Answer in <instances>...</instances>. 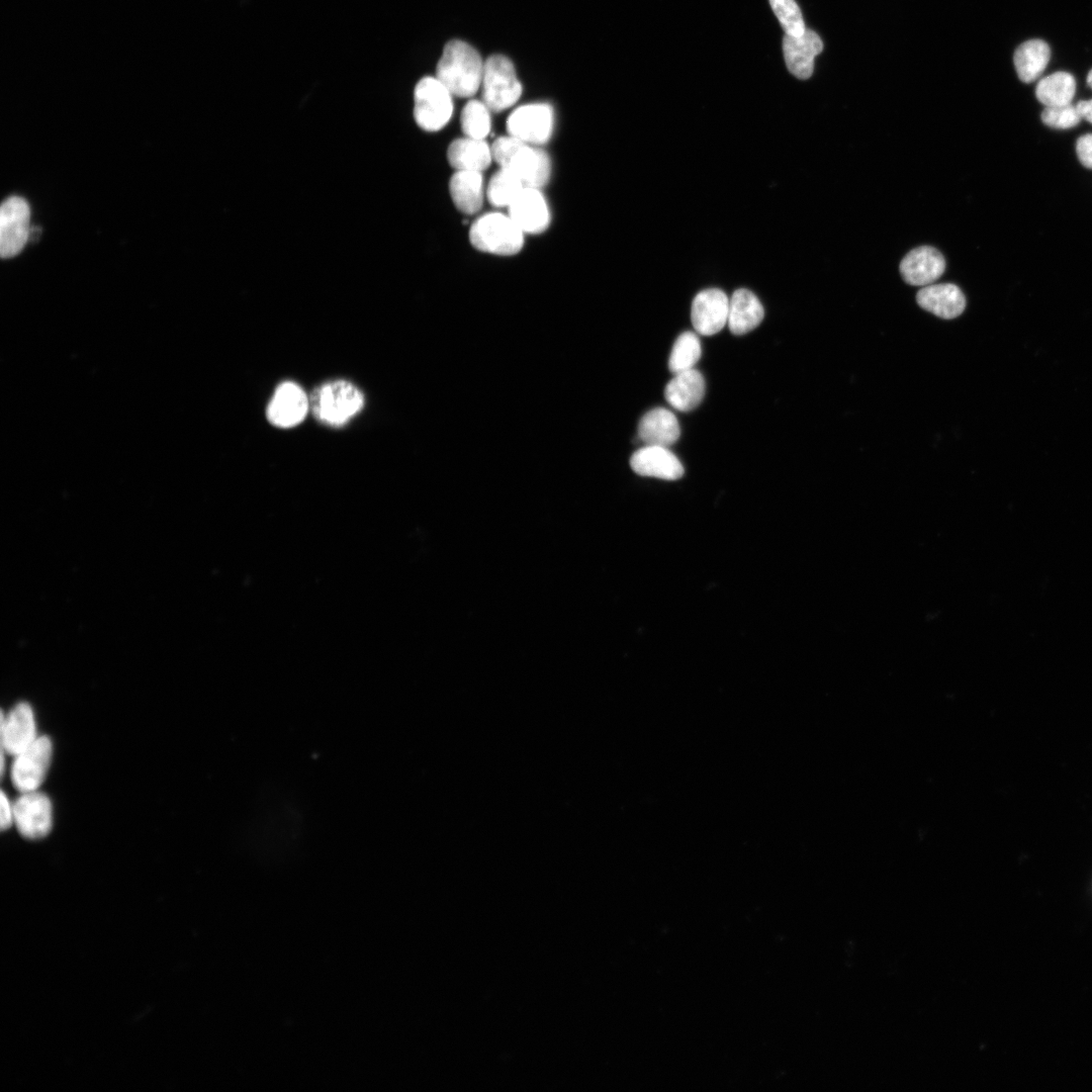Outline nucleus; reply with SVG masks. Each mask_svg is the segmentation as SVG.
<instances>
[{
	"mask_svg": "<svg viewBox=\"0 0 1092 1092\" xmlns=\"http://www.w3.org/2000/svg\"><path fill=\"white\" fill-rule=\"evenodd\" d=\"M460 124L465 136L484 140L491 127L490 109L482 100L472 99L462 110Z\"/></svg>",
	"mask_w": 1092,
	"mask_h": 1092,
	"instance_id": "nucleus-28",
	"label": "nucleus"
},
{
	"mask_svg": "<svg viewBox=\"0 0 1092 1092\" xmlns=\"http://www.w3.org/2000/svg\"><path fill=\"white\" fill-rule=\"evenodd\" d=\"M729 299L725 292L710 288L699 292L692 303L691 320L696 332L711 336L728 322Z\"/></svg>",
	"mask_w": 1092,
	"mask_h": 1092,
	"instance_id": "nucleus-12",
	"label": "nucleus"
},
{
	"mask_svg": "<svg viewBox=\"0 0 1092 1092\" xmlns=\"http://www.w3.org/2000/svg\"><path fill=\"white\" fill-rule=\"evenodd\" d=\"M630 466L641 476L676 480L684 474V466L667 447L646 445L635 451Z\"/></svg>",
	"mask_w": 1092,
	"mask_h": 1092,
	"instance_id": "nucleus-16",
	"label": "nucleus"
},
{
	"mask_svg": "<svg viewBox=\"0 0 1092 1092\" xmlns=\"http://www.w3.org/2000/svg\"><path fill=\"white\" fill-rule=\"evenodd\" d=\"M481 100L490 111L513 106L522 94V85L513 63L505 56H490L483 67Z\"/></svg>",
	"mask_w": 1092,
	"mask_h": 1092,
	"instance_id": "nucleus-5",
	"label": "nucleus"
},
{
	"mask_svg": "<svg viewBox=\"0 0 1092 1092\" xmlns=\"http://www.w3.org/2000/svg\"><path fill=\"white\" fill-rule=\"evenodd\" d=\"M1076 152L1081 164L1092 169V133L1083 134L1077 140Z\"/></svg>",
	"mask_w": 1092,
	"mask_h": 1092,
	"instance_id": "nucleus-31",
	"label": "nucleus"
},
{
	"mask_svg": "<svg viewBox=\"0 0 1092 1092\" xmlns=\"http://www.w3.org/2000/svg\"><path fill=\"white\" fill-rule=\"evenodd\" d=\"M916 300L920 307L944 320L958 317L966 307L963 291L952 283L926 285L917 292Z\"/></svg>",
	"mask_w": 1092,
	"mask_h": 1092,
	"instance_id": "nucleus-18",
	"label": "nucleus"
},
{
	"mask_svg": "<svg viewBox=\"0 0 1092 1092\" xmlns=\"http://www.w3.org/2000/svg\"><path fill=\"white\" fill-rule=\"evenodd\" d=\"M1075 93L1076 80L1072 74L1064 71L1042 78L1035 87V96L1045 107L1071 104Z\"/></svg>",
	"mask_w": 1092,
	"mask_h": 1092,
	"instance_id": "nucleus-25",
	"label": "nucleus"
},
{
	"mask_svg": "<svg viewBox=\"0 0 1092 1092\" xmlns=\"http://www.w3.org/2000/svg\"><path fill=\"white\" fill-rule=\"evenodd\" d=\"M1050 58L1051 50L1044 40L1034 38L1024 41L1013 56L1018 78L1024 83L1035 81L1044 71Z\"/></svg>",
	"mask_w": 1092,
	"mask_h": 1092,
	"instance_id": "nucleus-24",
	"label": "nucleus"
},
{
	"mask_svg": "<svg viewBox=\"0 0 1092 1092\" xmlns=\"http://www.w3.org/2000/svg\"><path fill=\"white\" fill-rule=\"evenodd\" d=\"M705 394V380L696 369L678 374L666 384L664 396L667 402L677 411L690 412L696 408Z\"/></svg>",
	"mask_w": 1092,
	"mask_h": 1092,
	"instance_id": "nucleus-20",
	"label": "nucleus"
},
{
	"mask_svg": "<svg viewBox=\"0 0 1092 1092\" xmlns=\"http://www.w3.org/2000/svg\"><path fill=\"white\" fill-rule=\"evenodd\" d=\"M0 808V827L4 831L14 824L13 803L9 801L4 791L1 792Z\"/></svg>",
	"mask_w": 1092,
	"mask_h": 1092,
	"instance_id": "nucleus-32",
	"label": "nucleus"
},
{
	"mask_svg": "<svg viewBox=\"0 0 1092 1092\" xmlns=\"http://www.w3.org/2000/svg\"><path fill=\"white\" fill-rule=\"evenodd\" d=\"M491 151L499 167L516 175L525 187L540 189L548 183L551 162L543 150L508 135L496 139Z\"/></svg>",
	"mask_w": 1092,
	"mask_h": 1092,
	"instance_id": "nucleus-2",
	"label": "nucleus"
},
{
	"mask_svg": "<svg viewBox=\"0 0 1092 1092\" xmlns=\"http://www.w3.org/2000/svg\"><path fill=\"white\" fill-rule=\"evenodd\" d=\"M452 93L436 77L421 79L414 93V116L427 131L443 128L453 113Z\"/></svg>",
	"mask_w": 1092,
	"mask_h": 1092,
	"instance_id": "nucleus-6",
	"label": "nucleus"
},
{
	"mask_svg": "<svg viewBox=\"0 0 1092 1092\" xmlns=\"http://www.w3.org/2000/svg\"><path fill=\"white\" fill-rule=\"evenodd\" d=\"M1 749L16 755L28 747L37 737L35 717L29 704L15 705L7 715L1 712Z\"/></svg>",
	"mask_w": 1092,
	"mask_h": 1092,
	"instance_id": "nucleus-11",
	"label": "nucleus"
},
{
	"mask_svg": "<svg viewBox=\"0 0 1092 1092\" xmlns=\"http://www.w3.org/2000/svg\"><path fill=\"white\" fill-rule=\"evenodd\" d=\"M769 3L786 34L799 36L804 33L805 23L795 0H769Z\"/></svg>",
	"mask_w": 1092,
	"mask_h": 1092,
	"instance_id": "nucleus-29",
	"label": "nucleus"
},
{
	"mask_svg": "<svg viewBox=\"0 0 1092 1092\" xmlns=\"http://www.w3.org/2000/svg\"><path fill=\"white\" fill-rule=\"evenodd\" d=\"M764 310L759 299L748 289L734 291L729 299L728 327L732 334L744 335L759 326Z\"/></svg>",
	"mask_w": 1092,
	"mask_h": 1092,
	"instance_id": "nucleus-21",
	"label": "nucleus"
},
{
	"mask_svg": "<svg viewBox=\"0 0 1092 1092\" xmlns=\"http://www.w3.org/2000/svg\"><path fill=\"white\" fill-rule=\"evenodd\" d=\"M454 205L465 214H474L482 207L484 198L481 172L456 171L449 182Z\"/></svg>",
	"mask_w": 1092,
	"mask_h": 1092,
	"instance_id": "nucleus-23",
	"label": "nucleus"
},
{
	"mask_svg": "<svg viewBox=\"0 0 1092 1092\" xmlns=\"http://www.w3.org/2000/svg\"><path fill=\"white\" fill-rule=\"evenodd\" d=\"M679 435L676 417L663 407L647 412L638 424V437L646 445L668 448L678 440Z\"/></svg>",
	"mask_w": 1092,
	"mask_h": 1092,
	"instance_id": "nucleus-19",
	"label": "nucleus"
},
{
	"mask_svg": "<svg viewBox=\"0 0 1092 1092\" xmlns=\"http://www.w3.org/2000/svg\"><path fill=\"white\" fill-rule=\"evenodd\" d=\"M447 159L457 171L482 172L489 167L493 157L491 147L484 140L465 136L450 144Z\"/></svg>",
	"mask_w": 1092,
	"mask_h": 1092,
	"instance_id": "nucleus-22",
	"label": "nucleus"
},
{
	"mask_svg": "<svg viewBox=\"0 0 1092 1092\" xmlns=\"http://www.w3.org/2000/svg\"><path fill=\"white\" fill-rule=\"evenodd\" d=\"M14 825L28 839L47 836L53 827V805L50 798L37 791L21 793L13 802Z\"/></svg>",
	"mask_w": 1092,
	"mask_h": 1092,
	"instance_id": "nucleus-9",
	"label": "nucleus"
},
{
	"mask_svg": "<svg viewBox=\"0 0 1092 1092\" xmlns=\"http://www.w3.org/2000/svg\"><path fill=\"white\" fill-rule=\"evenodd\" d=\"M524 187L516 175L500 168L488 182L486 197L492 206L509 207Z\"/></svg>",
	"mask_w": 1092,
	"mask_h": 1092,
	"instance_id": "nucleus-26",
	"label": "nucleus"
},
{
	"mask_svg": "<svg viewBox=\"0 0 1092 1092\" xmlns=\"http://www.w3.org/2000/svg\"><path fill=\"white\" fill-rule=\"evenodd\" d=\"M553 126V108L547 103L522 105L507 119L509 135L532 146L546 144L552 135Z\"/></svg>",
	"mask_w": 1092,
	"mask_h": 1092,
	"instance_id": "nucleus-8",
	"label": "nucleus"
},
{
	"mask_svg": "<svg viewBox=\"0 0 1092 1092\" xmlns=\"http://www.w3.org/2000/svg\"><path fill=\"white\" fill-rule=\"evenodd\" d=\"M309 399L296 383H281L272 396L267 417L270 423L280 428H290L299 424L306 416Z\"/></svg>",
	"mask_w": 1092,
	"mask_h": 1092,
	"instance_id": "nucleus-13",
	"label": "nucleus"
},
{
	"mask_svg": "<svg viewBox=\"0 0 1092 1092\" xmlns=\"http://www.w3.org/2000/svg\"><path fill=\"white\" fill-rule=\"evenodd\" d=\"M702 354L699 337L693 332H685L675 340L669 360L668 368L673 374L694 369Z\"/></svg>",
	"mask_w": 1092,
	"mask_h": 1092,
	"instance_id": "nucleus-27",
	"label": "nucleus"
},
{
	"mask_svg": "<svg viewBox=\"0 0 1092 1092\" xmlns=\"http://www.w3.org/2000/svg\"><path fill=\"white\" fill-rule=\"evenodd\" d=\"M484 64L478 52L467 42L450 40L444 48L436 69V78L458 97H471L481 86Z\"/></svg>",
	"mask_w": 1092,
	"mask_h": 1092,
	"instance_id": "nucleus-1",
	"label": "nucleus"
},
{
	"mask_svg": "<svg viewBox=\"0 0 1092 1092\" xmlns=\"http://www.w3.org/2000/svg\"><path fill=\"white\" fill-rule=\"evenodd\" d=\"M53 756L50 737L38 736L28 747L14 755L11 781L20 793L37 791L43 783Z\"/></svg>",
	"mask_w": 1092,
	"mask_h": 1092,
	"instance_id": "nucleus-7",
	"label": "nucleus"
},
{
	"mask_svg": "<svg viewBox=\"0 0 1092 1092\" xmlns=\"http://www.w3.org/2000/svg\"><path fill=\"white\" fill-rule=\"evenodd\" d=\"M469 240L481 252L513 256L524 246V232L509 214L488 212L471 224Z\"/></svg>",
	"mask_w": 1092,
	"mask_h": 1092,
	"instance_id": "nucleus-4",
	"label": "nucleus"
},
{
	"mask_svg": "<svg viewBox=\"0 0 1092 1092\" xmlns=\"http://www.w3.org/2000/svg\"><path fill=\"white\" fill-rule=\"evenodd\" d=\"M30 209L19 196L7 198L0 209V254L2 258L16 256L29 240Z\"/></svg>",
	"mask_w": 1092,
	"mask_h": 1092,
	"instance_id": "nucleus-10",
	"label": "nucleus"
},
{
	"mask_svg": "<svg viewBox=\"0 0 1092 1092\" xmlns=\"http://www.w3.org/2000/svg\"><path fill=\"white\" fill-rule=\"evenodd\" d=\"M508 208V214L524 234L543 233L550 223L549 206L538 188L524 187Z\"/></svg>",
	"mask_w": 1092,
	"mask_h": 1092,
	"instance_id": "nucleus-14",
	"label": "nucleus"
},
{
	"mask_svg": "<svg viewBox=\"0 0 1092 1092\" xmlns=\"http://www.w3.org/2000/svg\"><path fill=\"white\" fill-rule=\"evenodd\" d=\"M1087 85L1092 89V69L1087 76ZM1076 106L1082 118L1092 123V99L1080 100L1076 103Z\"/></svg>",
	"mask_w": 1092,
	"mask_h": 1092,
	"instance_id": "nucleus-33",
	"label": "nucleus"
},
{
	"mask_svg": "<svg viewBox=\"0 0 1092 1092\" xmlns=\"http://www.w3.org/2000/svg\"><path fill=\"white\" fill-rule=\"evenodd\" d=\"M364 404L361 391L351 382L336 380L316 387L309 397V407L321 422L340 427L355 416Z\"/></svg>",
	"mask_w": 1092,
	"mask_h": 1092,
	"instance_id": "nucleus-3",
	"label": "nucleus"
},
{
	"mask_svg": "<svg viewBox=\"0 0 1092 1092\" xmlns=\"http://www.w3.org/2000/svg\"><path fill=\"white\" fill-rule=\"evenodd\" d=\"M944 270V257L938 250L929 246L911 250L900 263L902 278L906 283L914 286L932 284Z\"/></svg>",
	"mask_w": 1092,
	"mask_h": 1092,
	"instance_id": "nucleus-15",
	"label": "nucleus"
},
{
	"mask_svg": "<svg viewBox=\"0 0 1092 1092\" xmlns=\"http://www.w3.org/2000/svg\"><path fill=\"white\" fill-rule=\"evenodd\" d=\"M822 49V40L813 30L806 29L799 36L786 34L783 51L790 73L798 79L810 78L814 69V58Z\"/></svg>",
	"mask_w": 1092,
	"mask_h": 1092,
	"instance_id": "nucleus-17",
	"label": "nucleus"
},
{
	"mask_svg": "<svg viewBox=\"0 0 1092 1092\" xmlns=\"http://www.w3.org/2000/svg\"><path fill=\"white\" fill-rule=\"evenodd\" d=\"M1082 119L1076 104L1058 107H1045L1041 112L1042 122L1053 128L1068 129L1080 123Z\"/></svg>",
	"mask_w": 1092,
	"mask_h": 1092,
	"instance_id": "nucleus-30",
	"label": "nucleus"
}]
</instances>
